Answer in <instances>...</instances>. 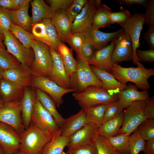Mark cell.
Here are the masks:
<instances>
[{
    "instance_id": "obj_1",
    "label": "cell",
    "mask_w": 154,
    "mask_h": 154,
    "mask_svg": "<svg viewBox=\"0 0 154 154\" xmlns=\"http://www.w3.org/2000/svg\"><path fill=\"white\" fill-rule=\"evenodd\" d=\"M136 67L125 68L114 63L112 67L111 73L120 82L126 84L131 82L135 84L138 88L147 90L150 87L148 80L154 75V69H147L139 61Z\"/></svg>"
},
{
    "instance_id": "obj_2",
    "label": "cell",
    "mask_w": 154,
    "mask_h": 154,
    "mask_svg": "<svg viewBox=\"0 0 154 154\" xmlns=\"http://www.w3.org/2000/svg\"><path fill=\"white\" fill-rule=\"evenodd\" d=\"M20 135L21 145L19 151L27 154H41L43 148L53 136L31 122Z\"/></svg>"
},
{
    "instance_id": "obj_3",
    "label": "cell",
    "mask_w": 154,
    "mask_h": 154,
    "mask_svg": "<svg viewBox=\"0 0 154 154\" xmlns=\"http://www.w3.org/2000/svg\"><path fill=\"white\" fill-rule=\"evenodd\" d=\"M31 48L34 59L30 68L32 76L49 78L53 62L50 47L46 44L35 39H32Z\"/></svg>"
},
{
    "instance_id": "obj_4",
    "label": "cell",
    "mask_w": 154,
    "mask_h": 154,
    "mask_svg": "<svg viewBox=\"0 0 154 154\" xmlns=\"http://www.w3.org/2000/svg\"><path fill=\"white\" fill-rule=\"evenodd\" d=\"M71 88L83 91L90 86L102 88V83L91 70L88 62L77 58L76 70L70 77Z\"/></svg>"
},
{
    "instance_id": "obj_5",
    "label": "cell",
    "mask_w": 154,
    "mask_h": 154,
    "mask_svg": "<svg viewBox=\"0 0 154 154\" xmlns=\"http://www.w3.org/2000/svg\"><path fill=\"white\" fill-rule=\"evenodd\" d=\"M72 96L82 108L99 104L107 105L118 100L117 94L93 86H89L81 92H74Z\"/></svg>"
},
{
    "instance_id": "obj_6",
    "label": "cell",
    "mask_w": 154,
    "mask_h": 154,
    "mask_svg": "<svg viewBox=\"0 0 154 154\" xmlns=\"http://www.w3.org/2000/svg\"><path fill=\"white\" fill-rule=\"evenodd\" d=\"M146 102L140 100L131 103L123 111V122L118 134L129 135L143 122L147 120L144 115Z\"/></svg>"
},
{
    "instance_id": "obj_7",
    "label": "cell",
    "mask_w": 154,
    "mask_h": 154,
    "mask_svg": "<svg viewBox=\"0 0 154 154\" xmlns=\"http://www.w3.org/2000/svg\"><path fill=\"white\" fill-rule=\"evenodd\" d=\"M3 35V43L7 48V51L13 55L22 66L31 72L30 68L34 56L32 48L26 47L9 30L4 32Z\"/></svg>"
},
{
    "instance_id": "obj_8",
    "label": "cell",
    "mask_w": 154,
    "mask_h": 154,
    "mask_svg": "<svg viewBox=\"0 0 154 154\" xmlns=\"http://www.w3.org/2000/svg\"><path fill=\"white\" fill-rule=\"evenodd\" d=\"M101 4V0H88L72 23L71 33H79L85 36L92 29L95 14Z\"/></svg>"
},
{
    "instance_id": "obj_9",
    "label": "cell",
    "mask_w": 154,
    "mask_h": 154,
    "mask_svg": "<svg viewBox=\"0 0 154 154\" xmlns=\"http://www.w3.org/2000/svg\"><path fill=\"white\" fill-rule=\"evenodd\" d=\"M31 86L38 88L47 94L53 100L56 107L63 104V96L70 92H75L72 88L65 89L49 78L32 76Z\"/></svg>"
},
{
    "instance_id": "obj_10",
    "label": "cell",
    "mask_w": 154,
    "mask_h": 154,
    "mask_svg": "<svg viewBox=\"0 0 154 154\" xmlns=\"http://www.w3.org/2000/svg\"><path fill=\"white\" fill-rule=\"evenodd\" d=\"M0 122L11 126L19 134L25 131L21 116V100L5 102L0 108Z\"/></svg>"
},
{
    "instance_id": "obj_11",
    "label": "cell",
    "mask_w": 154,
    "mask_h": 154,
    "mask_svg": "<svg viewBox=\"0 0 154 154\" xmlns=\"http://www.w3.org/2000/svg\"><path fill=\"white\" fill-rule=\"evenodd\" d=\"M31 122L52 135L60 128L52 115L43 107L37 98L31 117Z\"/></svg>"
},
{
    "instance_id": "obj_12",
    "label": "cell",
    "mask_w": 154,
    "mask_h": 154,
    "mask_svg": "<svg viewBox=\"0 0 154 154\" xmlns=\"http://www.w3.org/2000/svg\"><path fill=\"white\" fill-rule=\"evenodd\" d=\"M144 24V15L135 12L127 21L121 25L124 31L131 38L134 58L133 62L136 65L139 61L136 57L135 52L140 46V36Z\"/></svg>"
},
{
    "instance_id": "obj_13",
    "label": "cell",
    "mask_w": 154,
    "mask_h": 154,
    "mask_svg": "<svg viewBox=\"0 0 154 154\" xmlns=\"http://www.w3.org/2000/svg\"><path fill=\"white\" fill-rule=\"evenodd\" d=\"M134 60L133 48L131 38L123 30L115 41L112 55L113 64Z\"/></svg>"
},
{
    "instance_id": "obj_14",
    "label": "cell",
    "mask_w": 154,
    "mask_h": 154,
    "mask_svg": "<svg viewBox=\"0 0 154 154\" xmlns=\"http://www.w3.org/2000/svg\"><path fill=\"white\" fill-rule=\"evenodd\" d=\"M20 134L11 126L0 122V145L6 154H14L19 151Z\"/></svg>"
},
{
    "instance_id": "obj_15",
    "label": "cell",
    "mask_w": 154,
    "mask_h": 154,
    "mask_svg": "<svg viewBox=\"0 0 154 154\" xmlns=\"http://www.w3.org/2000/svg\"><path fill=\"white\" fill-rule=\"evenodd\" d=\"M99 128L86 124L70 138L67 145L68 150L95 143Z\"/></svg>"
},
{
    "instance_id": "obj_16",
    "label": "cell",
    "mask_w": 154,
    "mask_h": 154,
    "mask_svg": "<svg viewBox=\"0 0 154 154\" xmlns=\"http://www.w3.org/2000/svg\"><path fill=\"white\" fill-rule=\"evenodd\" d=\"M50 51L53 64L49 78L64 88H71L70 77L66 73L59 53L50 48Z\"/></svg>"
},
{
    "instance_id": "obj_17",
    "label": "cell",
    "mask_w": 154,
    "mask_h": 154,
    "mask_svg": "<svg viewBox=\"0 0 154 154\" xmlns=\"http://www.w3.org/2000/svg\"><path fill=\"white\" fill-rule=\"evenodd\" d=\"M90 66L95 74L102 82V88L105 90L112 94H117L127 87L126 84L119 82L111 73L94 66L90 65Z\"/></svg>"
},
{
    "instance_id": "obj_18",
    "label": "cell",
    "mask_w": 154,
    "mask_h": 154,
    "mask_svg": "<svg viewBox=\"0 0 154 154\" xmlns=\"http://www.w3.org/2000/svg\"><path fill=\"white\" fill-rule=\"evenodd\" d=\"M123 31L121 29L114 32L105 33L92 29L85 37L95 50H97L106 46L109 42L115 41Z\"/></svg>"
},
{
    "instance_id": "obj_19",
    "label": "cell",
    "mask_w": 154,
    "mask_h": 154,
    "mask_svg": "<svg viewBox=\"0 0 154 154\" xmlns=\"http://www.w3.org/2000/svg\"><path fill=\"white\" fill-rule=\"evenodd\" d=\"M115 43V41L112 42L110 44L96 50L92 59L88 62L89 64L111 73V69L114 64L112 55Z\"/></svg>"
},
{
    "instance_id": "obj_20",
    "label": "cell",
    "mask_w": 154,
    "mask_h": 154,
    "mask_svg": "<svg viewBox=\"0 0 154 154\" xmlns=\"http://www.w3.org/2000/svg\"><path fill=\"white\" fill-rule=\"evenodd\" d=\"M147 90L139 91L135 85L129 83L126 88L117 94L118 100L125 109L132 102L138 100L146 101L149 98Z\"/></svg>"
},
{
    "instance_id": "obj_21",
    "label": "cell",
    "mask_w": 154,
    "mask_h": 154,
    "mask_svg": "<svg viewBox=\"0 0 154 154\" xmlns=\"http://www.w3.org/2000/svg\"><path fill=\"white\" fill-rule=\"evenodd\" d=\"M37 98L35 91L30 87L25 88L21 100V116L25 129L29 126Z\"/></svg>"
},
{
    "instance_id": "obj_22",
    "label": "cell",
    "mask_w": 154,
    "mask_h": 154,
    "mask_svg": "<svg viewBox=\"0 0 154 154\" xmlns=\"http://www.w3.org/2000/svg\"><path fill=\"white\" fill-rule=\"evenodd\" d=\"M87 124L83 108L77 113L65 119L61 128V135L70 137Z\"/></svg>"
},
{
    "instance_id": "obj_23",
    "label": "cell",
    "mask_w": 154,
    "mask_h": 154,
    "mask_svg": "<svg viewBox=\"0 0 154 154\" xmlns=\"http://www.w3.org/2000/svg\"><path fill=\"white\" fill-rule=\"evenodd\" d=\"M32 76L30 72L21 64L3 71V78L24 88L31 86Z\"/></svg>"
},
{
    "instance_id": "obj_24",
    "label": "cell",
    "mask_w": 154,
    "mask_h": 154,
    "mask_svg": "<svg viewBox=\"0 0 154 154\" xmlns=\"http://www.w3.org/2000/svg\"><path fill=\"white\" fill-rule=\"evenodd\" d=\"M25 88L4 78L0 80V98L5 102L21 101Z\"/></svg>"
},
{
    "instance_id": "obj_25",
    "label": "cell",
    "mask_w": 154,
    "mask_h": 154,
    "mask_svg": "<svg viewBox=\"0 0 154 154\" xmlns=\"http://www.w3.org/2000/svg\"><path fill=\"white\" fill-rule=\"evenodd\" d=\"M59 38L62 42L71 33L72 23L70 21L66 10H59L55 12L54 17L51 19Z\"/></svg>"
},
{
    "instance_id": "obj_26",
    "label": "cell",
    "mask_w": 154,
    "mask_h": 154,
    "mask_svg": "<svg viewBox=\"0 0 154 154\" xmlns=\"http://www.w3.org/2000/svg\"><path fill=\"white\" fill-rule=\"evenodd\" d=\"M32 7V27L45 19H51L55 12L43 0H34L31 2Z\"/></svg>"
},
{
    "instance_id": "obj_27",
    "label": "cell",
    "mask_w": 154,
    "mask_h": 154,
    "mask_svg": "<svg viewBox=\"0 0 154 154\" xmlns=\"http://www.w3.org/2000/svg\"><path fill=\"white\" fill-rule=\"evenodd\" d=\"M107 105L99 104L86 106L83 109L87 124L99 128L102 125Z\"/></svg>"
},
{
    "instance_id": "obj_28",
    "label": "cell",
    "mask_w": 154,
    "mask_h": 154,
    "mask_svg": "<svg viewBox=\"0 0 154 154\" xmlns=\"http://www.w3.org/2000/svg\"><path fill=\"white\" fill-rule=\"evenodd\" d=\"M35 92L37 99L52 115L59 127L61 128L65 118L58 111L53 100L47 94L39 89L35 88Z\"/></svg>"
},
{
    "instance_id": "obj_29",
    "label": "cell",
    "mask_w": 154,
    "mask_h": 154,
    "mask_svg": "<svg viewBox=\"0 0 154 154\" xmlns=\"http://www.w3.org/2000/svg\"><path fill=\"white\" fill-rule=\"evenodd\" d=\"M61 129L60 128L44 146L41 154H63V151L67 146L71 136H62L61 135Z\"/></svg>"
},
{
    "instance_id": "obj_30",
    "label": "cell",
    "mask_w": 154,
    "mask_h": 154,
    "mask_svg": "<svg viewBox=\"0 0 154 154\" xmlns=\"http://www.w3.org/2000/svg\"><path fill=\"white\" fill-rule=\"evenodd\" d=\"M29 4L16 10L8 9L12 22L30 33L32 27V19L28 13Z\"/></svg>"
},
{
    "instance_id": "obj_31",
    "label": "cell",
    "mask_w": 154,
    "mask_h": 154,
    "mask_svg": "<svg viewBox=\"0 0 154 154\" xmlns=\"http://www.w3.org/2000/svg\"><path fill=\"white\" fill-rule=\"evenodd\" d=\"M123 111L119 115L103 124L99 129L98 134L106 138L117 134L123 122Z\"/></svg>"
},
{
    "instance_id": "obj_32",
    "label": "cell",
    "mask_w": 154,
    "mask_h": 154,
    "mask_svg": "<svg viewBox=\"0 0 154 154\" xmlns=\"http://www.w3.org/2000/svg\"><path fill=\"white\" fill-rule=\"evenodd\" d=\"M57 52L59 53L66 73L70 77L76 70L77 61L74 58L72 50L68 48L64 42L59 45Z\"/></svg>"
},
{
    "instance_id": "obj_33",
    "label": "cell",
    "mask_w": 154,
    "mask_h": 154,
    "mask_svg": "<svg viewBox=\"0 0 154 154\" xmlns=\"http://www.w3.org/2000/svg\"><path fill=\"white\" fill-rule=\"evenodd\" d=\"M112 12L108 6L101 4L95 14L92 29L98 30L101 27H110V15Z\"/></svg>"
},
{
    "instance_id": "obj_34",
    "label": "cell",
    "mask_w": 154,
    "mask_h": 154,
    "mask_svg": "<svg viewBox=\"0 0 154 154\" xmlns=\"http://www.w3.org/2000/svg\"><path fill=\"white\" fill-rule=\"evenodd\" d=\"M41 22L45 26L47 45L50 48L57 51L59 46L62 42L58 37L55 27L52 23L51 19H45Z\"/></svg>"
},
{
    "instance_id": "obj_35",
    "label": "cell",
    "mask_w": 154,
    "mask_h": 154,
    "mask_svg": "<svg viewBox=\"0 0 154 154\" xmlns=\"http://www.w3.org/2000/svg\"><path fill=\"white\" fill-rule=\"evenodd\" d=\"M129 135L123 133L106 138L111 146L120 154H130Z\"/></svg>"
},
{
    "instance_id": "obj_36",
    "label": "cell",
    "mask_w": 154,
    "mask_h": 154,
    "mask_svg": "<svg viewBox=\"0 0 154 154\" xmlns=\"http://www.w3.org/2000/svg\"><path fill=\"white\" fill-rule=\"evenodd\" d=\"M9 30L26 47L31 48L32 40L34 36L30 33L12 23Z\"/></svg>"
},
{
    "instance_id": "obj_37",
    "label": "cell",
    "mask_w": 154,
    "mask_h": 154,
    "mask_svg": "<svg viewBox=\"0 0 154 154\" xmlns=\"http://www.w3.org/2000/svg\"><path fill=\"white\" fill-rule=\"evenodd\" d=\"M128 140L130 154H138L143 151L146 141L138 128L129 136Z\"/></svg>"
},
{
    "instance_id": "obj_38",
    "label": "cell",
    "mask_w": 154,
    "mask_h": 154,
    "mask_svg": "<svg viewBox=\"0 0 154 154\" xmlns=\"http://www.w3.org/2000/svg\"><path fill=\"white\" fill-rule=\"evenodd\" d=\"M20 64L5 48L0 46V68L4 71L16 68Z\"/></svg>"
},
{
    "instance_id": "obj_39",
    "label": "cell",
    "mask_w": 154,
    "mask_h": 154,
    "mask_svg": "<svg viewBox=\"0 0 154 154\" xmlns=\"http://www.w3.org/2000/svg\"><path fill=\"white\" fill-rule=\"evenodd\" d=\"M85 37L79 33H71L65 39L64 42H67L72 50L75 51L78 55L85 40Z\"/></svg>"
},
{
    "instance_id": "obj_40",
    "label": "cell",
    "mask_w": 154,
    "mask_h": 154,
    "mask_svg": "<svg viewBox=\"0 0 154 154\" xmlns=\"http://www.w3.org/2000/svg\"><path fill=\"white\" fill-rule=\"evenodd\" d=\"M97 154H120L110 144L106 138L98 135L95 140Z\"/></svg>"
},
{
    "instance_id": "obj_41",
    "label": "cell",
    "mask_w": 154,
    "mask_h": 154,
    "mask_svg": "<svg viewBox=\"0 0 154 154\" xmlns=\"http://www.w3.org/2000/svg\"><path fill=\"white\" fill-rule=\"evenodd\" d=\"M124 108L118 100L107 105L102 125L119 115Z\"/></svg>"
},
{
    "instance_id": "obj_42",
    "label": "cell",
    "mask_w": 154,
    "mask_h": 154,
    "mask_svg": "<svg viewBox=\"0 0 154 154\" xmlns=\"http://www.w3.org/2000/svg\"><path fill=\"white\" fill-rule=\"evenodd\" d=\"M138 128L145 141L154 139V120L149 119L142 123Z\"/></svg>"
},
{
    "instance_id": "obj_43",
    "label": "cell",
    "mask_w": 154,
    "mask_h": 154,
    "mask_svg": "<svg viewBox=\"0 0 154 154\" xmlns=\"http://www.w3.org/2000/svg\"><path fill=\"white\" fill-rule=\"evenodd\" d=\"M119 11L112 12L110 15V25L117 23L121 25L126 22L131 17L129 11L124 9L122 6L120 7Z\"/></svg>"
},
{
    "instance_id": "obj_44",
    "label": "cell",
    "mask_w": 154,
    "mask_h": 154,
    "mask_svg": "<svg viewBox=\"0 0 154 154\" xmlns=\"http://www.w3.org/2000/svg\"><path fill=\"white\" fill-rule=\"evenodd\" d=\"M88 0H73L72 3L66 10L69 18L72 23L76 16L81 10Z\"/></svg>"
},
{
    "instance_id": "obj_45",
    "label": "cell",
    "mask_w": 154,
    "mask_h": 154,
    "mask_svg": "<svg viewBox=\"0 0 154 154\" xmlns=\"http://www.w3.org/2000/svg\"><path fill=\"white\" fill-rule=\"evenodd\" d=\"M95 50L92 44L86 39L79 54L77 55V58L88 62L92 59Z\"/></svg>"
},
{
    "instance_id": "obj_46",
    "label": "cell",
    "mask_w": 154,
    "mask_h": 154,
    "mask_svg": "<svg viewBox=\"0 0 154 154\" xmlns=\"http://www.w3.org/2000/svg\"><path fill=\"white\" fill-rule=\"evenodd\" d=\"M12 23L8 9L0 6V35L3 37V33L9 30Z\"/></svg>"
},
{
    "instance_id": "obj_47",
    "label": "cell",
    "mask_w": 154,
    "mask_h": 154,
    "mask_svg": "<svg viewBox=\"0 0 154 154\" xmlns=\"http://www.w3.org/2000/svg\"><path fill=\"white\" fill-rule=\"evenodd\" d=\"M31 31L35 39L47 45L45 26L42 23L40 22L33 25L32 27Z\"/></svg>"
},
{
    "instance_id": "obj_48",
    "label": "cell",
    "mask_w": 154,
    "mask_h": 154,
    "mask_svg": "<svg viewBox=\"0 0 154 154\" xmlns=\"http://www.w3.org/2000/svg\"><path fill=\"white\" fill-rule=\"evenodd\" d=\"M145 8L144 24L147 25L149 27H154V0H148Z\"/></svg>"
},
{
    "instance_id": "obj_49",
    "label": "cell",
    "mask_w": 154,
    "mask_h": 154,
    "mask_svg": "<svg viewBox=\"0 0 154 154\" xmlns=\"http://www.w3.org/2000/svg\"><path fill=\"white\" fill-rule=\"evenodd\" d=\"M64 154H97V151L95 143H93L67 150Z\"/></svg>"
},
{
    "instance_id": "obj_50",
    "label": "cell",
    "mask_w": 154,
    "mask_h": 154,
    "mask_svg": "<svg viewBox=\"0 0 154 154\" xmlns=\"http://www.w3.org/2000/svg\"><path fill=\"white\" fill-rule=\"evenodd\" d=\"M73 0H48L49 7L54 12L59 10H66Z\"/></svg>"
},
{
    "instance_id": "obj_51",
    "label": "cell",
    "mask_w": 154,
    "mask_h": 154,
    "mask_svg": "<svg viewBox=\"0 0 154 154\" xmlns=\"http://www.w3.org/2000/svg\"><path fill=\"white\" fill-rule=\"evenodd\" d=\"M136 57L139 62L149 63L154 62V49L150 48L147 50L137 49L135 52Z\"/></svg>"
},
{
    "instance_id": "obj_52",
    "label": "cell",
    "mask_w": 154,
    "mask_h": 154,
    "mask_svg": "<svg viewBox=\"0 0 154 154\" xmlns=\"http://www.w3.org/2000/svg\"><path fill=\"white\" fill-rule=\"evenodd\" d=\"M146 105L144 111V115L147 119H154V97L149 98L146 101Z\"/></svg>"
},
{
    "instance_id": "obj_53",
    "label": "cell",
    "mask_w": 154,
    "mask_h": 154,
    "mask_svg": "<svg viewBox=\"0 0 154 154\" xmlns=\"http://www.w3.org/2000/svg\"><path fill=\"white\" fill-rule=\"evenodd\" d=\"M143 38L150 48L154 49V27H149L148 31L143 33Z\"/></svg>"
},
{
    "instance_id": "obj_54",
    "label": "cell",
    "mask_w": 154,
    "mask_h": 154,
    "mask_svg": "<svg viewBox=\"0 0 154 154\" xmlns=\"http://www.w3.org/2000/svg\"><path fill=\"white\" fill-rule=\"evenodd\" d=\"M118 4L123 5L127 7H130L135 4L146 7L148 0H115Z\"/></svg>"
},
{
    "instance_id": "obj_55",
    "label": "cell",
    "mask_w": 154,
    "mask_h": 154,
    "mask_svg": "<svg viewBox=\"0 0 154 154\" xmlns=\"http://www.w3.org/2000/svg\"><path fill=\"white\" fill-rule=\"evenodd\" d=\"M143 151L144 154H154V139L146 141Z\"/></svg>"
},
{
    "instance_id": "obj_56",
    "label": "cell",
    "mask_w": 154,
    "mask_h": 154,
    "mask_svg": "<svg viewBox=\"0 0 154 154\" xmlns=\"http://www.w3.org/2000/svg\"><path fill=\"white\" fill-rule=\"evenodd\" d=\"M0 6L8 9H15L13 0H0Z\"/></svg>"
},
{
    "instance_id": "obj_57",
    "label": "cell",
    "mask_w": 154,
    "mask_h": 154,
    "mask_svg": "<svg viewBox=\"0 0 154 154\" xmlns=\"http://www.w3.org/2000/svg\"><path fill=\"white\" fill-rule=\"evenodd\" d=\"M32 0H13L15 6L14 10L22 8L29 4Z\"/></svg>"
},
{
    "instance_id": "obj_58",
    "label": "cell",
    "mask_w": 154,
    "mask_h": 154,
    "mask_svg": "<svg viewBox=\"0 0 154 154\" xmlns=\"http://www.w3.org/2000/svg\"><path fill=\"white\" fill-rule=\"evenodd\" d=\"M3 37L0 35V46L4 47H5V46L4 45V43L3 42Z\"/></svg>"
},
{
    "instance_id": "obj_59",
    "label": "cell",
    "mask_w": 154,
    "mask_h": 154,
    "mask_svg": "<svg viewBox=\"0 0 154 154\" xmlns=\"http://www.w3.org/2000/svg\"><path fill=\"white\" fill-rule=\"evenodd\" d=\"M3 71L0 68V80L3 78Z\"/></svg>"
},
{
    "instance_id": "obj_60",
    "label": "cell",
    "mask_w": 154,
    "mask_h": 154,
    "mask_svg": "<svg viewBox=\"0 0 154 154\" xmlns=\"http://www.w3.org/2000/svg\"><path fill=\"white\" fill-rule=\"evenodd\" d=\"M0 154H6L2 147L0 145Z\"/></svg>"
},
{
    "instance_id": "obj_61",
    "label": "cell",
    "mask_w": 154,
    "mask_h": 154,
    "mask_svg": "<svg viewBox=\"0 0 154 154\" xmlns=\"http://www.w3.org/2000/svg\"><path fill=\"white\" fill-rule=\"evenodd\" d=\"M5 102L0 98V108L3 105Z\"/></svg>"
},
{
    "instance_id": "obj_62",
    "label": "cell",
    "mask_w": 154,
    "mask_h": 154,
    "mask_svg": "<svg viewBox=\"0 0 154 154\" xmlns=\"http://www.w3.org/2000/svg\"><path fill=\"white\" fill-rule=\"evenodd\" d=\"M14 154H26L25 153L19 151L18 152Z\"/></svg>"
}]
</instances>
